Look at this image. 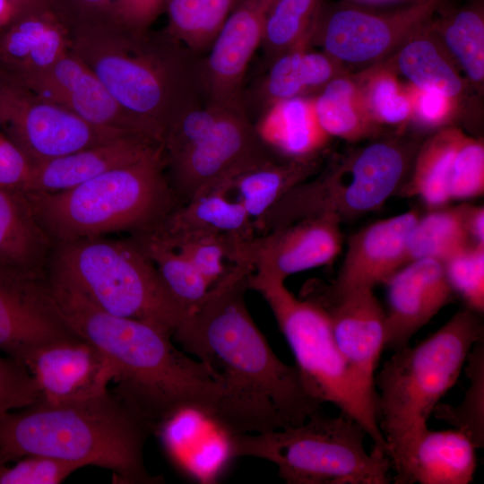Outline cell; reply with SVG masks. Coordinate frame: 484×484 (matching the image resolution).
I'll return each instance as SVG.
<instances>
[{
    "mask_svg": "<svg viewBox=\"0 0 484 484\" xmlns=\"http://www.w3.org/2000/svg\"><path fill=\"white\" fill-rule=\"evenodd\" d=\"M39 397L36 382L26 367L9 356H0V420Z\"/></svg>",
    "mask_w": 484,
    "mask_h": 484,
    "instance_id": "cell-46",
    "label": "cell"
},
{
    "mask_svg": "<svg viewBox=\"0 0 484 484\" xmlns=\"http://www.w3.org/2000/svg\"><path fill=\"white\" fill-rule=\"evenodd\" d=\"M238 0H166L164 31L196 55L210 49Z\"/></svg>",
    "mask_w": 484,
    "mask_h": 484,
    "instance_id": "cell-35",
    "label": "cell"
},
{
    "mask_svg": "<svg viewBox=\"0 0 484 484\" xmlns=\"http://www.w3.org/2000/svg\"><path fill=\"white\" fill-rule=\"evenodd\" d=\"M373 120L384 130L403 131L411 117V101L406 83L384 64L353 73Z\"/></svg>",
    "mask_w": 484,
    "mask_h": 484,
    "instance_id": "cell-38",
    "label": "cell"
},
{
    "mask_svg": "<svg viewBox=\"0 0 484 484\" xmlns=\"http://www.w3.org/2000/svg\"><path fill=\"white\" fill-rule=\"evenodd\" d=\"M480 314L467 307L414 347L394 350L375 376L378 427L395 476L441 398L454 386L474 346L483 340Z\"/></svg>",
    "mask_w": 484,
    "mask_h": 484,
    "instance_id": "cell-5",
    "label": "cell"
},
{
    "mask_svg": "<svg viewBox=\"0 0 484 484\" xmlns=\"http://www.w3.org/2000/svg\"><path fill=\"white\" fill-rule=\"evenodd\" d=\"M324 0H272L261 47L270 62L309 35Z\"/></svg>",
    "mask_w": 484,
    "mask_h": 484,
    "instance_id": "cell-39",
    "label": "cell"
},
{
    "mask_svg": "<svg viewBox=\"0 0 484 484\" xmlns=\"http://www.w3.org/2000/svg\"><path fill=\"white\" fill-rule=\"evenodd\" d=\"M470 385L462 402L457 405L437 403L434 416L466 434L478 448L484 445V342L474 344L466 362Z\"/></svg>",
    "mask_w": 484,
    "mask_h": 484,
    "instance_id": "cell-40",
    "label": "cell"
},
{
    "mask_svg": "<svg viewBox=\"0 0 484 484\" xmlns=\"http://www.w3.org/2000/svg\"><path fill=\"white\" fill-rule=\"evenodd\" d=\"M24 194L53 244L142 232L177 206L162 146L73 188Z\"/></svg>",
    "mask_w": 484,
    "mask_h": 484,
    "instance_id": "cell-6",
    "label": "cell"
},
{
    "mask_svg": "<svg viewBox=\"0 0 484 484\" xmlns=\"http://www.w3.org/2000/svg\"><path fill=\"white\" fill-rule=\"evenodd\" d=\"M385 348L409 345L412 336L454 298L444 264L435 259L411 261L385 282Z\"/></svg>",
    "mask_w": 484,
    "mask_h": 484,
    "instance_id": "cell-21",
    "label": "cell"
},
{
    "mask_svg": "<svg viewBox=\"0 0 484 484\" xmlns=\"http://www.w3.org/2000/svg\"><path fill=\"white\" fill-rule=\"evenodd\" d=\"M259 135L246 108H228L196 143L166 160L177 206L210 190L229 189L245 171L279 157Z\"/></svg>",
    "mask_w": 484,
    "mask_h": 484,
    "instance_id": "cell-13",
    "label": "cell"
},
{
    "mask_svg": "<svg viewBox=\"0 0 484 484\" xmlns=\"http://www.w3.org/2000/svg\"><path fill=\"white\" fill-rule=\"evenodd\" d=\"M39 401L60 403L106 393L114 379L106 356L91 341L74 337L38 348L27 359Z\"/></svg>",
    "mask_w": 484,
    "mask_h": 484,
    "instance_id": "cell-20",
    "label": "cell"
},
{
    "mask_svg": "<svg viewBox=\"0 0 484 484\" xmlns=\"http://www.w3.org/2000/svg\"><path fill=\"white\" fill-rule=\"evenodd\" d=\"M147 230L183 255L211 286L228 271L224 260L235 264L242 246L246 242L226 235H172L155 228Z\"/></svg>",
    "mask_w": 484,
    "mask_h": 484,
    "instance_id": "cell-41",
    "label": "cell"
},
{
    "mask_svg": "<svg viewBox=\"0 0 484 484\" xmlns=\"http://www.w3.org/2000/svg\"><path fill=\"white\" fill-rule=\"evenodd\" d=\"M406 84L411 101L409 126L413 125L421 131L435 132L462 122L461 111L452 99L439 93Z\"/></svg>",
    "mask_w": 484,
    "mask_h": 484,
    "instance_id": "cell-45",
    "label": "cell"
},
{
    "mask_svg": "<svg viewBox=\"0 0 484 484\" xmlns=\"http://www.w3.org/2000/svg\"><path fill=\"white\" fill-rule=\"evenodd\" d=\"M71 49L161 144L181 116L204 104L201 56L165 31L133 30L113 19L81 24L72 28Z\"/></svg>",
    "mask_w": 484,
    "mask_h": 484,
    "instance_id": "cell-3",
    "label": "cell"
},
{
    "mask_svg": "<svg viewBox=\"0 0 484 484\" xmlns=\"http://www.w3.org/2000/svg\"><path fill=\"white\" fill-rule=\"evenodd\" d=\"M131 237L151 259L167 289L186 313L205 298L212 286L177 249L149 230Z\"/></svg>",
    "mask_w": 484,
    "mask_h": 484,
    "instance_id": "cell-37",
    "label": "cell"
},
{
    "mask_svg": "<svg viewBox=\"0 0 484 484\" xmlns=\"http://www.w3.org/2000/svg\"><path fill=\"white\" fill-rule=\"evenodd\" d=\"M72 26L112 18L113 0H53Z\"/></svg>",
    "mask_w": 484,
    "mask_h": 484,
    "instance_id": "cell-49",
    "label": "cell"
},
{
    "mask_svg": "<svg viewBox=\"0 0 484 484\" xmlns=\"http://www.w3.org/2000/svg\"><path fill=\"white\" fill-rule=\"evenodd\" d=\"M31 0H0V34L22 13Z\"/></svg>",
    "mask_w": 484,
    "mask_h": 484,
    "instance_id": "cell-51",
    "label": "cell"
},
{
    "mask_svg": "<svg viewBox=\"0 0 484 484\" xmlns=\"http://www.w3.org/2000/svg\"><path fill=\"white\" fill-rule=\"evenodd\" d=\"M309 36L269 62L266 73L253 90V100L262 113L283 99L314 96L334 77L349 72L323 51L314 49Z\"/></svg>",
    "mask_w": 484,
    "mask_h": 484,
    "instance_id": "cell-26",
    "label": "cell"
},
{
    "mask_svg": "<svg viewBox=\"0 0 484 484\" xmlns=\"http://www.w3.org/2000/svg\"><path fill=\"white\" fill-rule=\"evenodd\" d=\"M6 464H7V462H5V460L0 455V480H1V477H2L3 473L4 472V471L7 468Z\"/></svg>",
    "mask_w": 484,
    "mask_h": 484,
    "instance_id": "cell-53",
    "label": "cell"
},
{
    "mask_svg": "<svg viewBox=\"0 0 484 484\" xmlns=\"http://www.w3.org/2000/svg\"><path fill=\"white\" fill-rule=\"evenodd\" d=\"M31 172L28 158L0 132V187L24 193Z\"/></svg>",
    "mask_w": 484,
    "mask_h": 484,
    "instance_id": "cell-47",
    "label": "cell"
},
{
    "mask_svg": "<svg viewBox=\"0 0 484 484\" xmlns=\"http://www.w3.org/2000/svg\"><path fill=\"white\" fill-rule=\"evenodd\" d=\"M348 2L376 8L397 7L431 0H346ZM444 4H451L450 0H436Z\"/></svg>",
    "mask_w": 484,
    "mask_h": 484,
    "instance_id": "cell-52",
    "label": "cell"
},
{
    "mask_svg": "<svg viewBox=\"0 0 484 484\" xmlns=\"http://www.w3.org/2000/svg\"><path fill=\"white\" fill-rule=\"evenodd\" d=\"M341 220L333 215L305 218L255 235L239 262L283 281L291 274L331 264L342 246Z\"/></svg>",
    "mask_w": 484,
    "mask_h": 484,
    "instance_id": "cell-17",
    "label": "cell"
},
{
    "mask_svg": "<svg viewBox=\"0 0 484 484\" xmlns=\"http://www.w3.org/2000/svg\"><path fill=\"white\" fill-rule=\"evenodd\" d=\"M48 276L109 314L146 322L171 337L186 315L132 237L55 244Z\"/></svg>",
    "mask_w": 484,
    "mask_h": 484,
    "instance_id": "cell-8",
    "label": "cell"
},
{
    "mask_svg": "<svg viewBox=\"0 0 484 484\" xmlns=\"http://www.w3.org/2000/svg\"><path fill=\"white\" fill-rule=\"evenodd\" d=\"M154 227L173 235L217 234L241 241L255 235L254 221L242 204L222 189L210 190L177 206Z\"/></svg>",
    "mask_w": 484,
    "mask_h": 484,
    "instance_id": "cell-31",
    "label": "cell"
},
{
    "mask_svg": "<svg viewBox=\"0 0 484 484\" xmlns=\"http://www.w3.org/2000/svg\"><path fill=\"white\" fill-rule=\"evenodd\" d=\"M448 282L466 307L484 311V244H473L443 264Z\"/></svg>",
    "mask_w": 484,
    "mask_h": 484,
    "instance_id": "cell-42",
    "label": "cell"
},
{
    "mask_svg": "<svg viewBox=\"0 0 484 484\" xmlns=\"http://www.w3.org/2000/svg\"><path fill=\"white\" fill-rule=\"evenodd\" d=\"M473 244L461 205L436 210L419 217L412 227L407 240V261L430 258L444 264Z\"/></svg>",
    "mask_w": 484,
    "mask_h": 484,
    "instance_id": "cell-36",
    "label": "cell"
},
{
    "mask_svg": "<svg viewBox=\"0 0 484 484\" xmlns=\"http://www.w3.org/2000/svg\"><path fill=\"white\" fill-rule=\"evenodd\" d=\"M48 281L66 324L106 356L115 392L154 430L184 410L201 411L220 425L223 392L207 365L178 350L158 327L109 314L70 285L49 276Z\"/></svg>",
    "mask_w": 484,
    "mask_h": 484,
    "instance_id": "cell-2",
    "label": "cell"
},
{
    "mask_svg": "<svg viewBox=\"0 0 484 484\" xmlns=\"http://www.w3.org/2000/svg\"><path fill=\"white\" fill-rule=\"evenodd\" d=\"M247 264H234L189 310L172 337L221 385V427L229 434L292 428L324 403L298 368L273 352L246 305Z\"/></svg>",
    "mask_w": 484,
    "mask_h": 484,
    "instance_id": "cell-1",
    "label": "cell"
},
{
    "mask_svg": "<svg viewBox=\"0 0 484 484\" xmlns=\"http://www.w3.org/2000/svg\"><path fill=\"white\" fill-rule=\"evenodd\" d=\"M157 430L176 462L202 482H212L231 459L229 433L201 411H180Z\"/></svg>",
    "mask_w": 484,
    "mask_h": 484,
    "instance_id": "cell-25",
    "label": "cell"
},
{
    "mask_svg": "<svg viewBox=\"0 0 484 484\" xmlns=\"http://www.w3.org/2000/svg\"><path fill=\"white\" fill-rule=\"evenodd\" d=\"M152 431L115 391L60 403L38 400L0 420V455L6 462L56 457L111 470L124 483H154L143 462Z\"/></svg>",
    "mask_w": 484,
    "mask_h": 484,
    "instance_id": "cell-4",
    "label": "cell"
},
{
    "mask_svg": "<svg viewBox=\"0 0 484 484\" xmlns=\"http://www.w3.org/2000/svg\"><path fill=\"white\" fill-rule=\"evenodd\" d=\"M464 131L449 125L424 138L415 155L400 195L419 196L428 206L438 208L450 200L449 181L454 158Z\"/></svg>",
    "mask_w": 484,
    "mask_h": 484,
    "instance_id": "cell-34",
    "label": "cell"
},
{
    "mask_svg": "<svg viewBox=\"0 0 484 484\" xmlns=\"http://www.w3.org/2000/svg\"><path fill=\"white\" fill-rule=\"evenodd\" d=\"M382 64L402 76L407 83L452 99L461 111L462 122L480 119L481 101L431 30L429 22Z\"/></svg>",
    "mask_w": 484,
    "mask_h": 484,
    "instance_id": "cell-23",
    "label": "cell"
},
{
    "mask_svg": "<svg viewBox=\"0 0 484 484\" xmlns=\"http://www.w3.org/2000/svg\"><path fill=\"white\" fill-rule=\"evenodd\" d=\"M466 230L474 244H484V208L461 205Z\"/></svg>",
    "mask_w": 484,
    "mask_h": 484,
    "instance_id": "cell-50",
    "label": "cell"
},
{
    "mask_svg": "<svg viewBox=\"0 0 484 484\" xmlns=\"http://www.w3.org/2000/svg\"><path fill=\"white\" fill-rule=\"evenodd\" d=\"M313 302L325 311L336 345L363 399L376 414L375 371L385 348V310L373 289Z\"/></svg>",
    "mask_w": 484,
    "mask_h": 484,
    "instance_id": "cell-18",
    "label": "cell"
},
{
    "mask_svg": "<svg viewBox=\"0 0 484 484\" xmlns=\"http://www.w3.org/2000/svg\"><path fill=\"white\" fill-rule=\"evenodd\" d=\"M415 211L374 222L352 235L344 260L330 286L307 293V299L330 301L359 289L385 283L407 261V240L419 219Z\"/></svg>",
    "mask_w": 484,
    "mask_h": 484,
    "instance_id": "cell-16",
    "label": "cell"
},
{
    "mask_svg": "<svg viewBox=\"0 0 484 484\" xmlns=\"http://www.w3.org/2000/svg\"><path fill=\"white\" fill-rule=\"evenodd\" d=\"M367 436L352 418L318 411L292 428L229 434L230 457L268 461L289 484H387L391 460L376 446L367 452Z\"/></svg>",
    "mask_w": 484,
    "mask_h": 484,
    "instance_id": "cell-9",
    "label": "cell"
},
{
    "mask_svg": "<svg viewBox=\"0 0 484 484\" xmlns=\"http://www.w3.org/2000/svg\"><path fill=\"white\" fill-rule=\"evenodd\" d=\"M72 28L53 0H31L0 34V66L17 77L49 67L70 50Z\"/></svg>",
    "mask_w": 484,
    "mask_h": 484,
    "instance_id": "cell-22",
    "label": "cell"
},
{
    "mask_svg": "<svg viewBox=\"0 0 484 484\" xmlns=\"http://www.w3.org/2000/svg\"><path fill=\"white\" fill-rule=\"evenodd\" d=\"M53 246L25 194L0 187V267L44 275Z\"/></svg>",
    "mask_w": 484,
    "mask_h": 484,
    "instance_id": "cell-29",
    "label": "cell"
},
{
    "mask_svg": "<svg viewBox=\"0 0 484 484\" xmlns=\"http://www.w3.org/2000/svg\"><path fill=\"white\" fill-rule=\"evenodd\" d=\"M166 0H113L112 18L117 23L137 30H150L164 11Z\"/></svg>",
    "mask_w": 484,
    "mask_h": 484,
    "instance_id": "cell-48",
    "label": "cell"
},
{
    "mask_svg": "<svg viewBox=\"0 0 484 484\" xmlns=\"http://www.w3.org/2000/svg\"><path fill=\"white\" fill-rule=\"evenodd\" d=\"M484 191V143L465 132L458 143L449 181L450 200L480 196Z\"/></svg>",
    "mask_w": 484,
    "mask_h": 484,
    "instance_id": "cell-43",
    "label": "cell"
},
{
    "mask_svg": "<svg viewBox=\"0 0 484 484\" xmlns=\"http://www.w3.org/2000/svg\"><path fill=\"white\" fill-rule=\"evenodd\" d=\"M324 154L299 159L279 156L240 174L228 192H237V201L255 224L287 192L315 175L325 161Z\"/></svg>",
    "mask_w": 484,
    "mask_h": 484,
    "instance_id": "cell-32",
    "label": "cell"
},
{
    "mask_svg": "<svg viewBox=\"0 0 484 484\" xmlns=\"http://www.w3.org/2000/svg\"><path fill=\"white\" fill-rule=\"evenodd\" d=\"M317 120L330 137L354 143L385 134L370 116L353 73L334 77L315 95Z\"/></svg>",
    "mask_w": 484,
    "mask_h": 484,
    "instance_id": "cell-33",
    "label": "cell"
},
{
    "mask_svg": "<svg viewBox=\"0 0 484 484\" xmlns=\"http://www.w3.org/2000/svg\"><path fill=\"white\" fill-rule=\"evenodd\" d=\"M160 146L161 143L144 134H125L32 166L24 193H56L73 188L110 169L136 161Z\"/></svg>",
    "mask_w": 484,
    "mask_h": 484,
    "instance_id": "cell-24",
    "label": "cell"
},
{
    "mask_svg": "<svg viewBox=\"0 0 484 484\" xmlns=\"http://www.w3.org/2000/svg\"><path fill=\"white\" fill-rule=\"evenodd\" d=\"M255 125L264 143L286 158L322 154L331 139L317 120L314 96L278 101L261 114Z\"/></svg>",
    "mask_w": 484,
    "mask_h": 484,
    "instance_id": "cell-30",
    "label": "cell"
},
{
    "mask_svg": "<svg viewBox=\"0 0 484 484\" xmlns=\"http://www.w3.org/2000/svg\"><path fill=\"white\" fill-rule=\"evenodd\" d=\"M424 138L394 131L329 156L313 177L298 184L258 220L259 234L319 215L341 222L379 209L404 184Z\"/></svg>",
    "mask_w": 484,
    "mask_h": 484,
    "instance_id": "cell-7",
    "label": "cell"
},
{
    "mask_svg": "<svg viewBox=\"0 0 484 484\" xmlns=\"http://www.w3.org/2000/svg\"><path fill=\"white\" fill-rule=\"evenodd\" d=\"M429 26L480 100L484 92V0L437 10Z\"/></svg>",
    "mask_w": 484,
    "mask_h": 484,
    "instance_id": "cell-28",
    "label": "cell"
},
{
    "mask_svg": "<svg viewBox=\"0 0 484 484\" xmlns=\"http://www.w3.org/2000/svg\"><path fill=\"white\" fill-rule=\"evenodd\" d=\"M445 5L431 0L376 8L346 0L323 1L309 44L356 73L388 59Z\"/></svg>",
    "mask_w": 484,
    "mask_h": 484,
    "instance_id": "cell-11",
    "label": "cell"
},
{
    "mask_svg": "<svg viewBox=\"0 0 484 484\" xmlns=\"http://www.w3.org/2000/svg\"><path fill=\"white\" fill-rule=\"evenodd\" d=\"M272 0H238L210 48L200 58L203 103L220 108H246L242 84L256 48Z\"/></svg>",
    "mask_w": 484,
    "mask_h": 484,
    "instance_id": "cell-15",
    "label": "cell"
},
{
    "mask_svg": "<svg viewBox=\"0 0 484 484\" xmlns=\"http://www.w3.org/2000/svg\"><path fill=\"white\" fill-rule=\"evenodd\" d=\"M82 467L79 462L56 457L28 455L6 468L0 484H57Z\"/></svg>",
    "mask_w": 484,
    "mask_h": 484,
    "instance_id": "cell-44",
    "label": "cell"
},
{
    "mask_svg": "<svg viewBox=\"0 0 484 484\" xmlns=\"http://www.w3.org/2000/svg\"><path fill=\"white\" fill-rule=\"evenodd\" d=\"M0 128L32 166L134 132L92 125L42 98L1 66Z\"/></svg>",
    "mask_w": 484,
    "mask_h": 484,
    "instance_id": "cell-12",
    "label": "cell"
},
{
    "mask_svg": "<svg viewBox=\"0 0 484 484\" xmlns=\"http://www.w3.org/2000/svg\"><path fill=\"white\" fill-rule=\"evenodd\" d=\"M248 286L269 305L296 367L315 394L360 423L374 446L387 454L376 414L363 399L336 345L325 311L313 301L296 298L283 280L262 270L251 272Z\"/></svg>",
    "mask_w": 484,
    "mask_h": 484,
    "instance_id": "cell-10",
    "label": "cell"
},
{
    "mask_svg": "<svg viewBox=\"0 0 484 484\" xmlns=\"http://www.w3.org/2000/svg\"><path fill=\"white\" fill-rule=\"evenodd\" d=\"M477 445L454 428H427L412 445L396 484H469L477 468Z\"/></svg>",
    "mask_w": 484,
    "mask_h": 484,
    "instance_id": "cell-27",
    "label": "cell"
},
{
    "mask_svg": "<svg viewBox=\"0 0 484 484\" xmlns=\"http://www.w3.org/2000/svg\"><path fill=\"white\" fill-rule=\"evenodd\" d=\"M17 78L42 98L92 125L149 135L71 48L49 67Z\"/></svg>",
    "mask_w": 484,
    "mask_h": 484,
    "instance_id": "cell-19",
    "label": "cell"
},
{
    "mask_svg": "<svg viewBox=\"0 0 484 484\" xmlns=\"http://www.w3.org/2000/svg\"><path fill=\"white\" fill-rule=\"evenodd\" d=\"M79 337L51 297L48 276L0 267V350L23 366L39 347Z\"/></svg>",
    "mask_w": 484,
    "mask_h": 484,
    "instance_id": "cell-14",
    "label": "cell"
}]
</instances>
